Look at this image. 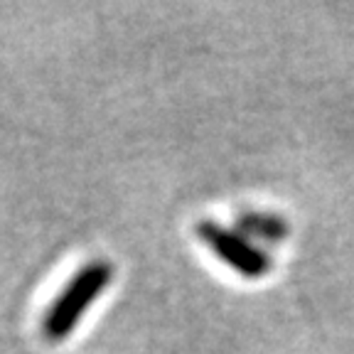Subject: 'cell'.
<instances>
[{
  "mask_svg": "<svg viewBox=\"0 0 354 354\" xmlns=\"http://www.w3.org/2000/svg\"><path fill=\"white\" fill-rule=\"evenodd\" d=\"M113 281V266L109 261H91L77 271V276L66 283L44 315V335L52 342H59L72 335V330L84 320L86 310L104 295Z\"/></svg>",
  "mask_w": 354,
  "mask_h": 354,
  "instance_id": "1",
  "label": "cell"
},
{
  "mask_svg": "<svg viewBox=\"0 0 354 354\" xmlns=\"http://www.w3.org/2000/svg\"><path fill=\"white\" fill-rule=\"evenodd\" d=\"M199 241L205 243L207 249L216 256L224 266H229L232 271H236L241 278L249 281H259L266 273L271 271V256L263 249H259L251 239H246L236 229H229L219 221L205 219L199 221L197 227Z\"/></svg>",
  "mask_w": 354,
  "mask_h": 354,
  "instance_id": "2",
  "label": "cell"
},
{
  "mask_svg": "<svg viewBox=\"0 0 354 354\" xmlns=\"http://www.w3.org/2000/svg\"><path fill=\"white\" fill-rule=\"evenodd\" d=\"M236 232H241L246 239L251 236L266 243H283L290 234V224L273 212L243 209L236 214Z\"/></svg>",
  "mask_w": 354,
  "mask_h": 354,
  "instance_id": "3",
  "label": "cell"
}]
</instances>
